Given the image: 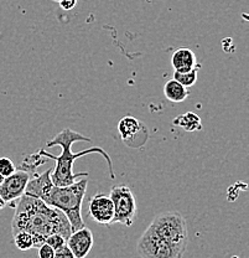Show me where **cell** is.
Wrapping results in <instances>:
<instances>
[{
    "mask_svg": "<svg viewBox=\"0 0 249 258\" xmlns=\"http://www.w3.org/2000/svg\"><path fill=\"white\" fill-rule=\"evenodd\" d=\"M20 231L33 236L34 247L36 248L44 244L45 240L53 233H60L66 240L72 233L71 225L62 212L29 195L21 196L13 217V235Z\"/></svg>",
    "mask_w": 249,
    "mask_h": 258,
    "instance_id": "obj_1",
    "label": "cell"
},
{
    "mask_svg": "<svg viewBox=\"0 0 249 258\" xmlns=\"http://www.w3.org/2000/svg\"><path fill=\"white\" fill-rule=\"evenodd\" d=\"M76 142H91V138L88 137L82 136L81 133H77V132L72 131L69 128H65L57 134V136L53 137L51 141L46 143L47 148L52 147H61L62 148V153L61 155H53L51 153L47 152L46 149H40L39 153L42 155V157L47 158V159H52L56 161L55 169L51 173V181L55 186H67V185H71L73 182L77 181L78 177H87V173H73V163L74 160L78 159V158L85 157V155L93 154V153H97V154H101L104 159L108 163L109 173H111L112 179H116V174H114L113 169V163H112L111 157L104 152L103 149L100 147H93L90 148V149H86L83 152L76 153L74 154L72 152V145Z\"/></svg>",
    "mask_w": 249,
    "mask_h": 258,
    "instance_id": "obj_2",
    "label": "cell"
},
{
    "mask_svg": "<svg viewBox=\"0 0 249 258\" xmlns=\"http://www.w3.org/2000/svg\"><path fill=\"white\" fill-rule=\"evenodd\" d=\"M88 179L77 180L76 182L67 186H50L40 200L44 201L49 206L57 209L62 212L71 225L72 232L85 227L82 219V204L87 191Z\"/></svg>",
    "mask_w": 249,
    "mask_h": 258,
    "instance_id": "obj_3",
    "label": "cell"
},
{
    "mask_svg": "<svg viewBox=\"0 0 249 258\" xmlns=\"http://www.w3.org/2000/svg\"><path fill=\"white\" fill-rule=\"evenodd\" d=\"M149 226L154 228L169 243L185 253L189 243V228H187L186 220L180 212H160L154 217Z\"/></svg>",
    "mask_w": 249,
    "mask_h": 258,
    "instance_id": "obj_4",
    "label": "cell"
},
{
    "mask_svg": "<svg viewBox=\"0 0 249 258\" xmlns=\"http://www.w3.org/2000/svg\"><path fill=\"white\" fill-rule=\"evenodd\" d=\"M136 251L141 258H183L184 252L169 243L149 226L139 238Z\"/></svg>",
    "mask_w": 249,
    "mask_h": 258,
    "instance_id": "obj_5",
    "label": "cell"
},
{
    "mask_svg": "<svg viewBox=\"0 0 249 258\" xmlns=\"http://www.w3.org/2000/svg\"><path fill=\"white\" fill-rule=\"evenodd\" d=\"M112 203L114 206L113 224L132 226L138 212L135 196L127 185H116L109 192Z\"/></svg>",
    "mask_w": 249,
    "mask_h": 258,
    "instance_id": "obj_6",
    "label": "cell"
},
{
    "mask_svg": "<svg viewBox=\"0 0 249 258\" xmlns=\"http://www.w3.org/2000/svg\"><path fill=\"white\" fill-rule=\"evenodd\" d=\"M30 177V174L21 169H17L14 174L4 177V181L0 185V198L4 200V203H13L14 200L25 195L26 185H28Z\"/></svg>",
    "mask_w": 249,
    "mask_h": 258,
    "instance_id": "obj_7",
    "label": "cell"
},
{
    "mask_svg": "<svg viewBox=\"0 0 249 258\" xmlns=\"http://www.w3.org/2000/svg\"><path fill=\"white\" fill-rule=\"evenodd\" d=\"M88 215L93 221L101 225H112L114 219V206L109 195L98 192L88 204Z\"/></svg>",
    "mask_w": 249,
    "mask_h": 258,
    "instance_id": "obj_8",
    "label": "cell"
},
{
    "mask_svg": "<svg viewBox=\"0 0 249 258\" xmlns=\"http://www.w3.org/2000/svg\"><path fill=\"white\" fill-rule=\"evenodd\" d=\"M118 131H119L120 138L124 142L128 147L132 148H140L143 147V144L139 142V139L136 137H140L141 139H148V137H141L143 133H148L146 127L141 122H139L136 118L127 117L122 118L118 123Z\"/></svg>",
    "mask_w": 249,
    "mask_h": 258,
    "instance_id": "obj_9",
    "label": "cell"
},
{
    "mask_svg": "<svg viewBox=\"0 0 249 258\" xmlns=\"http://www.w3.org/2000/svg\"><path fill=\"white\" fill-rule=\"evenodd\" d=\"M93 233L90 228L85 227L73 231L66 240V246L71 249L76 258H86L93 248Z\"/></svg>",
    "mask_w": 249,
    "mask_h": 258,
    "instance_id": "obj_10",
    "label": "cell"
},
{
    "mask_svg": "<svg viewBox=\"0 0 249 258\" xmlns=\"http://www.w3.org/2000/svg\"><path fill=\"white\" fill-rule=\"evenodd\" d=\"M196 60L197 58L194 51L187 47H181L178 48L171 56V64H173L175 72H187L199 67Z\"/></svg>",
    "mask_w": 249,
    "mask_h": 258,
    "instance_id": "obj_11",
    "label": "cell"
},
{
    "mask_svg": "<svg viewBox=\"0 0 249 258\" xmlns=\"http://www.w3.org/2000/svg\"><path fill=\"white\" fill-rule=\"evenodd\" d=\"M164 95L166 98L174 103L184 102L190 96V91L175 80H170L164 86Z\"/></svg>",
    "mask_w": 249,
    "mask_h": 258,
    "instance_id": "obj_12",
    "label": "cell"
},
{
    "mask_svg": "<svg viewBox=\"0 0 249 258\" xmlns=\"http://www.w3.org/2000/svg\"><path fill=\"white\" fill-rule=\"evenodd\" d=\"M174 124L183 128L186 132H196L201 131V128H202L200 117L192 112H187L185 114L176 117L175 120H174Z\"/></svg>",
    "mask_w": 249,
    "mask_h": 258,
    "instance_id": "obj_13",
    "label": "cell"
},
{
    "mask_svg": "<svg viewBox=\"0 0 249 258\" xmlns=\"http://www.w3.org/2000/svg\"><path fill=\"white\" fill-rule=\"evenodd\" d=\"M46 161H47V158L42 157V155L40 154L39 152H37L36 154L26 155V157L24 158L23 164H21L20 169H21V170H24V171H26V173L30 174L31 171L36 170V169L39 168L40 165L45 164Z\"/></svg>",
    "mask_w": 249,
    "mask_h": 258,
    "instance_id": "obj_14",
    "label": "cell"
},
{
    "mask_svg": "<svg viewBox=\"0 0 249 258\" xmlns=\"http://www.w3.org/2000/svg\"><path fill=\"white\" fill-rule=\"evenodd\" d=\"M197 70L199 67L196 69H192L191 71H187V72H175L174 74V80L178 81L180 85H183L184 87L189 88L191 86H194L197 81Z\"/></svg>",
    "mask_w": 249,
    "mask_h": 258,
    "instance_id": "obj_15",
    "label": "cell"
},
{
    "mask_svg": "<svg viewBox=\"0 0 249 258\" xmlns=\"http://www.w3.org/2000/svg\"><path fill=\"white\" fill-rule=\"evenodd\" d=\"M14 237V243L20 251H29L34 247V238L33 236L25 231H20V232L13 235Z\"/></svg>",
    "mask_w": 249,
    "mask_h": 258,
    "instance_id": "obj_16",
    "label": "cell"
},
{
    "mask_svg": "<svg viewBox=\"0 0 249 258\" xmlns=\"http://www.w3.org/2000/svg\"><path fill=\"white\" fill-rule=\"evenodd\" d=\"M17 171V166L13 163L12 159L9 158H0V174L3 176L7 177L10 176L12 174H14Z\"/></svg>",
    "mask_w": 249,
    "mask_h": 258,
    "instance_id": "obj_17",
    "label": "cell"
},
{
    "mask_svg": "<svg viewBox=\"0 0 249 258\" xmlns=\"http://www.w3.org/2000/svg\"><path fill=\"white\" fill-rule=\"evenodd\" d=\"M45 243L49 244V246L52 247L56 251V249L66 246V238L63 237L62 235H60V233H53V235H50L49 237L45 240Z\"/></svg>",
    "mask_w": 249,
    "mask_h": 258,
    "instance_id": "obj_18",
    "label": "cell"
},
{
    "mask_svg": "<svg viewBox=\"0 0 249 258\" xmlns=\"http://www.w3.org/2000/svg\"><path fill=\"white\" fill-rule=\"evenodd\" d=\"M37 256H39V258H53V256H55V249L47 243H44L40 247H37Z\"/></svg>",
    "mask_w": 249,
    "mask_h": 258,
    "instance_id": "obj_19",
    "label": "cell"
},
{
    "mask_svg": "<svg viewBox=\"0 0 249 258\" xmlns=\"http://www.w3.org/2000/svg\"><path fill=\"white\" fill-rule=\"evenodd\" d=\"M53 258H76V257L73 256V253H72L71 249H69L68 247L63 246L61 247V248L56 249Z\"/></svg>",
    "mask_w": 249,
    "mask_h": 258,
    "instance_id": "obj_20",
    "label": "cell"
},
{
    "mask_svg": "<svg viewBox=\"0 0 249 258\" xmlns=\"http://www.w3.org/2000/svg\"><path fill=\"white\" fill-rule=\"evenodd\" d=\"M60 7L62 8L63 10H71L76 7L77 0H60Z\"/></svg>",
    "mask_w": 249,
    "mask_h": 258,
    "instance_id": "obj_21",
    "label": "cell"
},
{
    "mask_svg": "<svg viewBox=\"0 0 249 258\" xmlns=\"http://www.w3.org/2000/svg\"><path fill=\"white\" fill-rule=\"evenodd\" d=\"M5 206H7V204H5V203H4V200H3V199L0 198V210L4 209Z\"/></svg>",
    "mask_w": 249,
    "mask_h": 258,
    "instance_id": "obj_22",
    "label": "cell"
},
{
    "mask_svg": "<svg viewBox=\"0 0 249 258\" xmlns=\"http://www.w3.org/2000/svg\"><path fill=\"white\" fill-rule=\"evenodd\" d=\"M3 181H4V176H3L2 174H0V185H2Z\"/></svg>",
    "mask_w": 249,
    "mask_h": 258,
    "instance_id": "obj_23",
    "label": "cell"
},
{
    "mask_svg": "<svg viewBox=\"0 0 249 258\" xmlns=\"http://www.w3.org/2000/svg\"><path fill=\"white\" fill-rule=\"evenodd\" d=\"M53 2H57L58 3V2H60V0H53Z\"/></svg>",
    "mask_w": 249,
    "mask_h": 258,
    "instance_id": "obj_24",
    "label": "cell"
}]
</instances>
